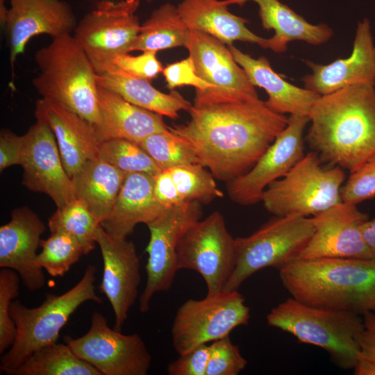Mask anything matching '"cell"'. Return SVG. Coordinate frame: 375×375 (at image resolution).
<instances>
[{
    "label": "cell",
    "instance_id": "1",
    "mask_svg": "<svg viewBox=\"0 0 375 375\" xmlns=\"http://www.w3.org/2000/svg\"><path fill=\"white\" fill-rule=\"evenodd\" d=\"M185 124L169 126L187 141L214 177L228 182L247 172L285 128L288 117L265 101L193 106Z\"/></svg>",
    "mask_w": 375,
    "mask_h": 375
},
{
    "label": "cell",
    "instance_id": "2",
    "mask_svg": "<svg viewBox=\"0 0 375 375\" xmlns=\"http://www.w3.org/2000/svg\"><path fill=\"white\" fill-rule=\"evenodd\" d=\"M305 137L322 162L352 172L375 155V84L351 85L322 95Z\"/></svg>",
    "mask_w": 375,
    "mask_h": 375
},
{
    "label": "cell",
    "instance_id": "3",
    "mask_svg": "<svg viewBox=\"0 0 375 375\" xmlns=\"http://www.w3.org/2000/svg\"><path fill=\"white\" fill-rule=\"evenodd\" d=\"M278 274L291 297L303 303L360 315L375 312L372 259H298L279 269Z\"/></svg>",
    "mask_w": 375,
    "mask_h": 375
},
{
    "label": "cell",
    "instance_id": "4",
    "mask_svg": "<svg viewBox=\"0 0 375 375\" xmlns=\"http://www.w3.org/2000/svg\"><path fill=\"white\" fill-rule=\"evenodd\" d=\"M35 60L40 72L32 83L38 92L60 101L97 129L101 124L97 74L74 37L53 38L36 51Z\"/></svg>",
    "mask_w": 375,
    "mask_h": 375
},
{
    "label": "cell",
    "instance_id": "5",
    "mask_svg": "<svg viewBox=\"0 0 375 375\" xmlns=\"http://www.w3.org/2000/svg\"><path fill=\"white\" fill-rule=\"evenodd\" d=\"M266 319L269 326L323 349L341 369H353L358 360L356 338L363 328L360 315L309 306L290 297L273 308Z\"/></svg>",
    "mask_w": 375,
    "mask_h": 375
},
{
    "label": "cell",
    "instance_id": "6",
    "mask_svg": "<svg viewBox=\"0 0 375 375\" xmlns=\"http://www.w3.org/2000/svg\"><path fill=\"white\" fill-rule=\"evenodd\" d=\"M96 272L94 265H88L73 288L59 295L47 293L38 307L28 308L18 300L11 303L10 314L17 327V335L11 347L1 355V371L19 367L35 351L56 343L61 329L83 303H102L95 292Z\"/></svg>",
    "mask_w": 375,
    "mask_h": 375
},
{
    "label": "cell",
    "instance_id": "7",
    "mask_svg": "<svg viewBox=\"0 0 375 375\" xmlns=\"http://www.w3.org/2000/svg\"><path fill=\"white\" fill-rule=\"evenodd\" d=\"M345 176L339 166L323 167L317 153L311 151L269 185L261 201L274 216L312 217L342 201Z\"/></svg>",
    "mask_w": 375,
    "mask_h": 375
},
{
    "label": "cell",
    "instance_id": "8",
    "mask_svg": "<svg viewBox=\"0 0 375 375\" xmlns=\"http://www.w3.org/2000/svg\"><path fill=\"white\" fill-rule=\"evenodd\" d=\"M313 233L310 217L274 216L249 236L236 238L235 266L223 292L238 290L260 269L278 270L298 260Z\"/></svg>",
    "mask_w": 375,
    "mask_h": 375
},
{
    "label": "cell",
    "instance_id": "9",
    "mask_svg": "<svg viewBox=\"0 0 375 375\" xmlns=\"http://www.w3.org/2000/svg\"><path fill=\"white\" fill-rule=\"evenodd\" d=\"M139 5L140 0H101L77 23L73 36L97 74L110 72L117 56L131 52L141 27Z\"/></svg>",
    "mask_w": 375,
    "mask_h": 375
},
{
    "label": "cell",
    "instance_id": "10",
    "mask_svg": "<svg viewBox=\"0 0 375 375\" xmlns=\"http://www.w3.org/2000/svg\"><path fill=\"white\" fill-rule=\"evenodd\" d=\"M235 261V238L228 232L219 211L192 223L177 245V269H191L200 274L207 287V296L223 292Z\"/></svg>",
    "mask_w": 375,
    "mask_h": 375
},
{
    "label": "cell",
    "instance_id": "11",
    "mask_svg": "<svg viewBox=\"0 0 375 375\" xmlns=\"http://www.w3.org/2000/svg\"><path fill=\"white\" fill-rule=\"evenodd\" d=\"M250 308L238 290L202 299H189L178 309L172 327V344L178 355L225 336L247 325Z\"/></svg>",
    "mask_w": 375,
    "mask_h": 375
},
{
    "label": "cell",
    "instance_id": "12",
    "mask_svg": "<svg viewBox=\"0 0 375 375\" xmlns=\"http://www.w3.org/2000/svg\"><path fill=\"white\" fill-rule=\"evenodd\" d=\"M185 48L197 75L210 85L208 90L195 94L194 108L259 99L255 86L225 44L208 34L190 31Z\"/></svg>",
    "mask_w": 375,
    "mask_h": 375
},
{
    "label": "cell",
    "instance_id": "13",
    "mask_svg": "<svg viewBox=\"0 0 375 375\" xmlns=\"http://www.w3.org/2000/svg\"><path fill=\"white\" fill-rule=\"evenodd\" d=\"M65 343L81 360L102 375H147L151 355L138 333L125 335L111 328L106 317L94 312L88 332Z\"/></svg>",
    "mask_w": 375,
    "mask_h": 375
},
{
    "label": "cell",
    "instance_id": "14",
    "mask_svg": "<svg viewBox=\"0 0 375 375\" xmlns=\"http://www.w3.org/2000/svg\"><path fill=\"white\" fill-rule=\"evenodd\" d=\"M202 212L201 203H184L166 208L147 224L150 239L146 248L147 281L139 299L141 312L149 311L151 299L156 293L171 288L178 271L176 248L179 240L192 223L201 219Z\"/></svg>",
    "mask_w": 375,
    "mask_h": 375
},
{
    "label": "cell",
    "instance_id": "15",
    "mask_svg": "<svg viewBox=\"0 0 375 375\" xmlns=\"http://www.w3.org/2000/svg\"><path fill=\"white\" fill-rule=\"evenodd\" d=\"M308 116L291 115L285 128L245 174L226 183L230 199L241 206L256 204L272 182L284 176L305 155L304 130Z\"/></svg>",
    "mask_w": 375,
    "mask_h": 375
},
{
    "label": "cell",
    "instance_id": "16",
    "mask_svg": "<svg viewBox=\"0 0 375 375\" xmlns=\"http://www.w3.org/2000/svg\"><path fill=\"white\" fill-rule=\"evenodd\" d=\"M21 166L23 185L33 192L49 196L57 208L76 198L55 135L45 123L37 120L22 135Z\"/></svg>",
    "mask_w": 375,
    "mask_h": 375
},
{
    "label": "cell",
    "instance_id": "17",
    "mask_svg": "<svg viewBox=\"0 0 375 375\" xmlns=\"http://www.w3.org/2000/svg\"><path fill=\"white\" fill-rule=\"evenodd\" d=\"M368 219L357 205L343 201L312 216L314 233L299 259H372L362 233Z\"/></svg>",
    "mask_w": 375,
    "mask_h": 375
},
{
    "label": "cell",
    "instance_id": "18",
    "mask_svg": "<svg viewBox=\"0 0 375 375\" xmlns=\"http://www.w3.org/2000/svg\"><path fill=\"white\" fill-rule=\"evenodd\" d=\"M96 241L100 247L103 265L99 289L112 306L114 328L121 331L138 295L141 279L139 257L133 242L110 235L101 225Z\"/></svg>",
    "mask_w": 375,
    "mask_h": 375
},
{
    "label": "cell",
    "instance_id": "19",
    "mask_svg": "<svg viewBox=\"0 0 375 375\" xmlns=\"http://www.w3.org/2000/svg\"><path fill=\"white\" fill-rule=\"evenodd\" d=\"M10 3L6 22L12 70L18 56L24 52L30 39L40 34L53 38L71 34L76 26L70 6L62 0H8Z\"/></svg>",
    "mask_w": 375,
    "mask_h": 375
},
{
    "label": "cell",
    "instance_id": "20",
    "mask_svg": "<svg viewBox=\"0 0 375 375\" xmlns=\"http://www.w3.org/2000/svg\"><path fill=\"white\" fill-rule=\"evenodd\" d=\"M46 226L27 206L15 208L11 219L0 227V267L15 270L29 291L45 284L43 269L36 263L40 236Z\"/></svg>",
    "mask_w": 375,
    "mask_h": 375
},
{
    "label": "cell",
    "instance_id": "21",
    "mask_svg": "<svg viewBox=\"0 0 375 375\" xmlns=\"http://www.w3.org/2000/svg\"><path fill=\"white\" fill-rule=\"evenodd\" d=\"M35 116L54 134L70 178L87 162L98 157L100 142L95 127L60 101L42 97L35 103Z\"/></svg>",
    "mask_w": 375,
    "mask_h": 375
},
{
    "label": "cell",
    "instance_id": "22",
    "mask_svg": "<svg viewBox=\"0 0 375 375\" xmlns=\"http://www.w3.org/2000/svg\"><path fill=\"white\" fill-rule=\"evenodd\" d=\"M306 63L312 73L301 78L303 88L321 96L354 84H375V44L369 20L365 18L358 23L349 57L327 65Z\"/></svg>",
    "mask_w": 375,
    "mask_h": 375
},
{
    "label": "cell",
    "instance_id": "23",
    "mask_svg": "<svg viewBox=\"0 0 375 375\" xmlns=\"http://www.w3.org/2000/svg\"><path fill=\"white\" fill-rule=\"evenodd\" d=\"M228 47L251 84L265 90L268 99L265 103L269 108L282 115H309L312 107L321 95L284 80L274 72L266 57L254 58L233 44Z\"/></svg>",
    "mask_w": 375,
    "mask_h": 375
},
{
    "label": "cell",
    "instance_id": "24",
    "mask_svg": "<svg viewBox=\"0 0 375 375\" xmlns=\"http://www.w3.org/2000/svg\"><path fill=\"white\" fill-rule=\"evenodd\" d=\"M98 100L101 124L96 132L100 142L118 138L138 144L153 133L169 131L162 115L133 105L99 85Z\"/></svg>",
    "mask_w": 375,
    "mask_h": 375
},
{
    "label": "cell",
    "instance_id": "25",
    "mask_svg": "<svg viewBox=\"0 0 375 375\" xmlns=\"http://www.w3.org/2000/svg\"><path fill=\"white\" fill-rule=\"evenodd\" d=\"M165 209L155 197L153 176L127 174L110 215L100 225L110 235L126 238L137 224H149Z\"/></svg>",
    "mask_w": 375,
    "mask_h": 375
},
{
    "label": "cell",
    "instance_id": "26",
    "mask_svg": "<svg viewBox=\"0 0 375 375\" xmlns=\"http://www.w3.org/2000/svg\"><path fill=\"white\" fill-rule=\"evenodd\" d=\"M177 8L190 31L211 35L228 46L241 41L270 49V38L251 32L246 26L248 21L231 13L222 0H183Z\"/></svg>",
    "mask_w": 375,
    "mask_h": 375
},
{
    "label": "cell",
    "instance_id": "27",
    "mask_svg": "<svg viewBox=\"0 0 375 375\" xmlns=\"http://www.w3.org/2000/svg\"><path fill=\"white\" fill-rule=\"evenodd\" d=\"M227 6L242 5L253 1L258 6L259 17L262 27L274 30L270 38V49L276 53L286 51L288 44L299 40L310 44L319 45L326 42L333 35V30L326 24H312L302 16L279 0H222Z\"/></svg>",
    "mask_w": 375,
    "mask_h": 375
},
{
    "label": "cell",
    "instance_id": "28",
    "mask_svg": "<svg viewBox=\"0 0 375 375\" xmlns=\"http://www.w3.org/2000/svg\"><path fill=\"white\" fill-rule=\"evenodd\" d=\"M126 175L97 157L87 162L71 178L76 197L101 224L110 215Z\"/></svg>",
    "mask_w": 375,
    "mask_h": 375
},
{
    "label": "cell",
    "instance_id": "29",
    "mask_svg": "<svg viewBox=\"0 0 375 375\" xmlns=\"http://www.w3.org/2000/svg\"><path fill=\"white\" fill-rule=\"evenodd\" d=\"M97 85L115 92L133 105L171 119L178 117L181 110L189 112L192 104L178 92L164 93L150 81L117 69L97 74Z\"/></svg>",
    "mask_w": 375,
    "mask_h": 375
},
{
    "label": "cell",
    "instance_id": "30",
    "mask_svg": "<svg viewBox=\"0 0 375 375\" xmlns=\"http://www.w3.org/2000/svg\"><path fill=\"white\" fill-rule=\"evenodd\" d=\"M190 30L181 17L177 7L166 3L156 8L141 25L131 51H155L185 47Z\"/></svg>",
    "mask_w": 375,
    "mask_h": 375
},
{
    "label": "cell",
    "instance_id": "31",
    "mask_svg": "<svg viewBox=\"0 0 375 375\" xmlns=\"http://www.w3.org/2000/svg\"><path fill=\"white\" fill-rule=\"evenodd\" d=\"M3 372L7 375H102L76 356L66 343L58 342L38 349L19 367Z\"/></svg>",
    "mask_w": 375,
    "mask_h": 375
},
{
    "label": "cell",
    "instance_id": "32",
    "mask_svg": "<svg viewBox=\"0 0 375 375\" xmlns=\"http://www.w3.org/2000/svg\"><path fill=\"white\" fill-rule=\"evenodd\" d=\"M167 170L177 205L192 201L208 203L224 196L214 176L200 163L174 167Z\"/></svg>",
    "mask_w": 375,
    "mask_h": 375
},
{
    "label": "cell",
    "instance_id": "33",
    "mask_svg": "<svg viewBox=\"0 0 375 375\" xmlns=\"http://www.w3.org/2000/svg\"><path fill=\"white\" fill-rule=\"evenodd\" d=\"M48 226L51 233L63 231L76 238L85 255L95 248L100 224L79 199L76 198L65 206L57 208L49 219Z\"/></svg>",
    "mask_w": 375,
    "mask_h": 375
},
{
    "label": "cell",
    "instance_id": "34",
    "mask_svg": "<svg viewBox=\"0 0 375 375\" xmlns=\"http://www.w3.org/2000/svg\"><path fill=\"white\" fill-rule=\"evenodd\" d=\"M42 251L36 263L52 277L63 276L84 254L83 249L73 235L63 231L51 233L41 240Z\"/></svg>",
    "mask_w": 375,
    "mask_h": 375
},
{
    "label": "cell",
    "instance_id": "35",
    "mask_svg": "<svg viewBox=\"0 0 375 375\" xmlns=\"http://www.w3.org/2000/svg\"><path fill=\"white\" fill-rule=\"evenodd\" d=\"M138 144L151 156L160 170L200 163L192 146L169 129L168 131L153 133Z\"/></svg>",
    "mask_w": 375,
    "mask_h": 375
},
{
    "label": "cell",
    "instance_id": "36",
    "mask_svg": "<svg viewBox=\"0 0 375 375\" xmlns=\"http://www.w3.org/2000/svg\"><path fill=\"white\" fill-rule=\"evenodd\" d=\"M98 157L126 174L155 176L161 171L138 144L125 139L115 138L100 142Z\"/></svg>",
    "mask_w": 375,
    "mask_h": 375
},
{
    "label": "cell",
    "instance_id": "37",
    "mask_svg": "<svg viewBox=\"0 0 375 375\" xmlns=\"http://www.w3.org/2000/svg\"><path fill=\"white\" fill-rule=\"evenodd\" d=\"M20 277L8 268L0 270V354H3L14 343L17 327L10 316L11 303L19 296Z\"/></svg>",
    "mask_w": 375,
    "mask_h": 375
},
{
    "label": "cell",
    "instance_id": "38",
    "mask_svg": "<svg viewBox=\"0 0 375 375\" xmlns=\"http://www.w3.org/2000/svg\"><path fill=\"white\" fill-rule=\"evenodd\" d=\"M247 364L238 347L229 335L209 344V358L206 375H238Z\"/></svg>",
    "mask_w": 375,
    "mask_h": 375
},
{
    "label": "cell",
    "instance_id": "39",
    "mask_svg": "<svg viewBox=\"0 0 375 375\" xmlns=\"http://www.w3.org/2000/svg\"><path fill=\"white\" fill-rule=\"evenodd\" d=\"M350 174L341 189L343 202L358 205L375 197V155Z\"/></svg>",
    "mask_w": 375,
    "mask_h": 375
},
{
    "label": "cell",
    "instance_id": "40",
    "mask_svg": "<svg viewBox=\"0 0 375 375\" xmlns=\"http://www.w3.org/2000/svg\"><path fill=\"white\" fill-rule=\"evenodd\" d=\"M113 69L151 81L162 72L163 67L156 57V52L148 51L138 56L124 53L117 56L112 62L110 71Z\"/></svg>",
    "mask_w": 375,
    "mask_h": 375
},
{
    "label": "cell",
    "instance_id": "41",
    "mask_svg": "<svg viewBox=\"0 0 375 375\" xmlns=\"http://www.w3.org/2000/svg\"><path fill=\"white\" fill-rule=\"evenodd\" d=\"M363 328L356 335L360 356L353 368L356 375H375V312L362 315Z\"/></svg>",
    "mask_w": 375,
    "mask_h": 375
},
{
    "label": "cell",
    "instance_id": "42",
    "mask_svg": "<svg viewBox=\"0 0 375 375\" xmlns=\"http://www.w3.org/2000/svg\"><path fill=\"white\" fill-rule=\"evenodd\" d=\"M162 74L167 88L172 90L177 87L190 85L195 88L196 94H199L210 88V85L197 75L193 60L189 56L167 65L163 68Z\"/></svg>",
    "mask_w": 375,
    "mask_h": 375
},
{
    "label": "cell",
    "instance_id": "43",
    "mask_svg": "<svg viewBox=\"0 0 375 375\" xmlns=\"http://www.w3.org/2000/svg\"><path fill=\"white\" fill-rule=\"evenodd\" d=\"M208 358L209 344H201L169 362L167 373L169 375H206Z\"/></svg>",
    "mask_w": 375,
    "mask_h": 375
},
{
    "label": "cell",
    "instance_id": "44",
    "mask_svg": "<svg viewBox=\"0 0 375 375\" xmlns=\"http://www.w3.org/2000/svg\"><path fill=\"white\" fill-rule=\"evenodd\" d=\"M22 158V136H18L8 129L0 133V171L12 165H21Z\"/></svg>",
    "mask_w": 375,
    "mask_h": 375
},
{
    "label": "cell",
    "instance_id": "45",
    "mask_svg": "<svg viewBox=\"0 0 375 375\" xmlns=\"http://www.w3.org/2000/svg\"><path fill=\"white\" fill-rule=\"evenodd\" d=\"M365 242L370 252L372 260L375 261V217L367 219L362 226Z\"/></svg>",
    "mask_w": 375,
    "mask_h": 375
},
{
    "label": "cell",
    "instance_id": "46",
    "mask_svg": "<svg viewBox=\"0 0 375 375\" xmlns=\"http://www.w3.org/2000/svg\"><path fill=\"white\" fill-rule=\"evenodd\" d=\"M5 2L6 0H0V22L2 27L6 22L8 12V8H6Z\"/></svg>",
    "mask_w": 375,
    "mask_h": 375
},
{
    "label": "cell",
    "instance_id": "47",
    "mask_svg": "<svg viewBox=\"0 0 375 375\" xmlns=\"http://www.w3.org/2000/svg\"><path fill=\"white\" fill-rule=\"evenodd\" d=\"M147 2H151L153 0H146Z\"/></svg>",
    "mask_w": 375,
    "mask_h": 375
}]
</instances>
